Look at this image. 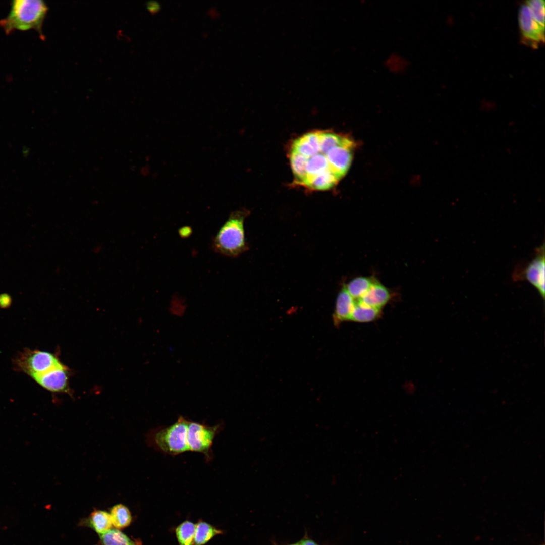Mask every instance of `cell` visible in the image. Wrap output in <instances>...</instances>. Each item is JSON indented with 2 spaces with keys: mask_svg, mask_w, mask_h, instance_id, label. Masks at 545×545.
Listing matches in <instances>:
<instances>
[{
  "mask_svg": "<svg viewBox=\"0 0 545 545\" xmlns=\"http://www.w3.org/2000/svg\"><path fill=\"white\" fill-rule=\"evenodd\" d=\"M89 525L98 533L107 532L112 527L110 514L103 510H95L90 515Z\"/></svg>",
  "mask_w": 545,
  "mask_h": 545,
  "instance_id": "15",
  "label": "cell"
},
{
  "mask_svg": "<svg viewBox=\"0 0 545 545\" xmlns=\"http://www.w3.org/2000/svg\"><path fill=\"white\" fill-rule=\"evenodd\" d=\"M518 22L521 36L526 43L536 47L544 42V28L536 21L525 2L519 9Z\"/></svg>",
  "mask_w": 545,
  "mask_h": 545,
  "instance_id": "7",
  "label": "cell"
},
{
  "mask_svg": "<svg viewBox=\"0 0 545 545\" xmlns=\"http://www.w3.org/2000/svg\"><path fill=\"white\" fill-rule=\"evenodd\" d=\"M100 538L103 545H138L118 529H110L100 534Z\"/></svg>",
  "mask_w": 545,
  "mask_h": 545,
  "instance_id": "18",
  "label": "cell"
},
{
  "mask_svg": "<svg viewBox=\"0 0 545 545\" xmlns=\"http://www.w3.org/2000/svg\"><path fill=\"white\" fill-rule=\"evenodd\" d=\"M189 419L180 416L170 425L150 430L146 443L155 450L172 456L189 451L187 428Z\"/></svg>",
  "mask_w": 545,
  "mask_h": 545,
  "instance_id": "3",
  "label": "cell"
},
{
  "mask_svg": "<svg viewBox=\"0 0 545 545\" xmlns=\"http://www.w3.org/2000/svg\"><path fill=\"white\" fill-rule=\"evenodd\" d=\"M355 302L356 300L348 293L344 286L337 296L333 315L335 325L349 320Z\"/></svg>",
  "mask_w": 545,
  "mask_h": 545,
  "instance_id": "10",
  "label": "cell"
},
{
  "mask_svg": "<svg viewBox=\"0 0 545 545\" xmlns=\"http://www.w3.org/2000/svg\"><path fill=\"white\" fill-rule=\"evenodd\" d=\"M14 364L17 370L32 377L44 373L62 363L51 353L25 349L16 357Z\"/></svg>",
  "mask_w": 545,
  "mask_h": 545,
  "instance_id": "4",
  "label": "cell"
},
{
  "mask_svg": "<svg viewBox=\"0 0 545 545\" xmlns=\"http://www.w3.org/2000/svg\"><path fill=\"white\" fill-rule=\"evenodd\" d=\"M298 543L299 545H319L314 540L307 536H305L298 542Z\"/></svg>",
  "mask_w": 545,
  "mask_h": 545,
  "instance_id": "21",
  "label": "cell"
},
{
  "mask_svg": "<svg viewBox=\"0 0 545 545\" xmlns=\"http://www.w3.org/2000/svg\"><path fill=\"white\" fill-rule=\"evenodd\" d=\"M195 524L185 521L176 528L175 532L179 545H194Z\"/></svg>",
  "mask_w": 545,
  "mask_h": 545,
  "instance_id": "17",
  "label": "cell"
},
{
  "mask_svg": "<svg viewBox=\"0 0 545 545\" xmlns=\"http://www.w3.org/2000/svg\"><path fill=\"white\" fill-rule=\"evenodd\" d=\"M287 545H299V544H298V542H297V543H293V544H287Z\"/></svg>",
  "mask_w": 545,
  "mask_h": 545,
  "instance_id": "24",
  "label": "cell"
},
{
  "mask_svg": "<svg viewBox=\"0 0 545 545\" xmlns=\"http://www.w3.org/2000/svg\"><path fill=\"white\" fill-rule=\"evenodd\" d=\"M112 525L118 529L125 528L130 525L132 516L128 508L123 504H117L110 510Z\"/></svg>",
  "mask_w": 545,
  "mask_h": 545,
  "instance_id": "16",
  "label": "cell"
},
{
  "mask_svg": "<svg viewBox=\"0 0 545 545\" xmlns=\"http://www.w3.org/2000/svg\"><path fill=\"white\" fill-rule=\"evenodd\" d=\"M31 378L49 392L70 393L69 369L63 363L44 373Z\"/></svg>",
  "mask_w": 545,
  "mask_h": 545,
  "instance_id": "8",
  "label": "cell"
},
{
  "mask_svg": "<svg viewBox=\"0 0 545 545\" xmlns=\"http://www.w3.org/2000/svg\"><path fill=\"white\" fill-rule=\"evenodd\" d=\"M355 145H343L332 147L326 155L330 169L339 180L347 173L351 164Z\"/></svg>",
  "mask_w": 545,
  "mask_h": 545,
  "instance_id": "9",
  "label": "cell"
},
{
  "mask_svg": "<svg viewBox=\"0 0 545 545\" xmlns=\"http://www.w3.org/2000/svg\"><path fill=\"white\" fill-rule=\"evenodd\" d=\"M186 229V227L181 228V229L179 230V234L181 236V237H187V235L188 236L190 234V231L191 230H190V228L188 230H187Z\"/></svg>",
  "mask_w": 545,
  "mask_h": 545,
  "instance_id": "22",
  "label": "cell"
},
{
  "mask_svg": "<svg viewBox=\"0 0 545 545\" xmlns=\"http://www.w3.org/2000/svg\"><path fill=\"white\" fill-rule=\"evenodd\" d=\"M525 3L530 8L532 15L543 28H544V1L528 0Z\"/></svg>",
  "mask_w": 545,
  "mask_h": 545,
  "instance_id": "19",
  "label": "cell"
},
{
  "mask_svg": "<svg viewBox=\"0 0 545 545\" xmlns=\"http://www.w3.org/2000/svg\"><path fill=\"white\" fill-rule=\"evenodd\" d=\"M249 214L250 211L244 208L230 213L212 239L213 251L227 257H237L248 250L244 224Z\"/></svg>",
  "mask_w": 545,
  "mask_h": 545,
  "instance_id": "2",
  "label": "cell"
},
{
  "mask_svg": "<svg viewBox=\"0 0 545 545\" xmlns=\"http://www.w3.org/2000/svg\"><path fill=\"white\" fill-rule=\"evenodd\" d=\"M544 244L537 248L535 255L525 267H519L513 274L516 281L526 280L538 291L542 299L545 295V257Z\"/></svg>",
  "mask_w": 545,
  "mask_h": 545,
  "instance_id": "6",
  "label": "cell"
},
{
  "mask_svg": "<svg viewBox=\"0 0 545 545\" xmlns=\"http://www.w3.org/2000/svg\"></svg>",
  "mask_w": 545,
  "mask_h": 545,
  "instance_id": "25",
  "label": "cell"
},
{
  "mask_svg": "<svg viewBox=\"0 0 545 545\" xmlns=\"http://www.w3.org/2000/svg\"><path fill=\"white\" fill-rule=\"evenodd\" d=\"M390 298V294L388 289L380 283L374 281L368 290L358 301L366 305L381 309Z\"/></svg>",
  "mask_w": 545,
  "mask_h": 545,
  "instance_id": "11",
  "label": "cell"
},
{
  "mask_svg": "<svg viewBox=\"0 0 545 545\" xmlns=\"http://www.w3.org/2000/svg\"><path fill=\"white\" fill-rule=\"evenodd\" d=\"M222 428V424L209 426L189 420L187 428L189 451L203 454L206 461L211 460L213 458V441Z\"/></svg>",
  "mask_w": 545,
  "mask_h": 545,
  "instance_id": "5",
  "label": "cell"
},
{
  "mask_svg": "<svg viewBox=\"0 0 545 545\" xmlns=\"http://www.w3.org/2000/svg\"><path fill=\"white\" fill-rule=\"evenodd\" d=\"M222 531L203 521L195 524L194 545H204Z\"/></svg>",
  "mask_w": 545,
  "mask_h": 545,
  "instance_id": "13",
  "label": "cell"
},
{
  "mask_svg": "<svg viewBox=\"0 0 545 545\" xmlns=\"http://www.w3.org/2000/svg\"><path fill=\"white\" fill-rule=\"evenodd\" d=\"M48 7L41 0H15L8 15L0 20V27L9 35L15 30L34 29L41 37L43 23Z\"/></svg>",
  "mask_w": 545,
  "mask_h": 545,
  "instance_id": "1",
  "label": "cell"
},
{
  "mask_svg": "<svg viewBox=\"0 0 545 545\" xmlns=\"http://www.w3.org/2000/svg\"><path fill=\"white\" fill-rule=\"evenodd\" d=\"M148 5V8L149 9L150 11L153 12L158 11L160 8L159 5L157 3H153L152 4H150V5Z\"/></svg>",
  "mask_w": 545,
  "mask_h": 545,
  "instance_id": "23",
  "label": "cell"
},
{
  "mask_svg": "<svg viewBox=\"0 0 545 545\" xmlns=\"http://www.w3.org/2000/svg\"><path fill=\"white\" fill-rule=\"evenodd\" d=\"M11 303V299L8 295L0 296V307L5 308L8 307Z\"/></svg>",
  "mask_w": 545,
  "mask_h": 545,
  "instance_id": "20",
  "label": "cell"
},
{
  "mask_svg": "<svg viewBox=\"0 0 545 545\" xmlns=\"http://www.w3.org/2000/svg\"><path fill=\"white\" fill-rule=\"evenodd\" d=\"M374 280L365 277H358L351 280L344 287L348 293L356 300L360 299L368 290Z\"/></svg>",
  "mask_w": 545,
  "mask_h": 545,
  "instance_id": "14",
  "label": "cell"
},
{
  "mask_svg": "<svg viewBox=\"0 0 545 545\" xmlns=\"http://www.w3.org/2000/svg\"><path fill=\"white\" fill-rule=\"evenodd\" d=\"M381 309L366 305L356 300L349 320L356 322L366 323L373 321L380 315Z\"/></svg>",
  "mask_w": 545,
  "mask_h": 545,
  "instance_id": "12",
  "label": "cell"
}]
</instances>
